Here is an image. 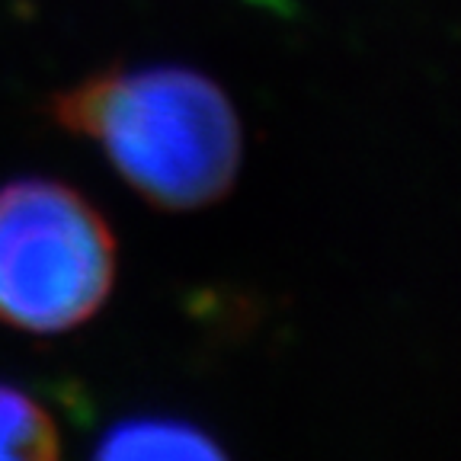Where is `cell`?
<instances>
[{"label":"cell","instance_id":"6da1fadb","mask_svg":"<svg viewBox=\"0 0 461 461\" xmlns=\"http://www.w3.org/2000/svg\"><path fill=\"white\" fill-rule=\"evenodd\" d=\"M49 113L100 144L119 176L158 209H202L238 180L240 119L221 86L193 68L100 71L51 96Z\"/></svg>","mask_w":461,"mask_h":461},{"label":"cell","instance_id":"7a4b0ae2","mask_svg":"<svg viewBox=\"0 0 461 461\" xmlns=\"http://www.w3.org/2000/svg\"><path fill=\"white\" fill-rule=\"evenodd\" d=\"M115 263L106 218L77 189L36 176L0 189V324L74 330L106 304Z\"/></svg>","mask_w":461,"mask_h":461},{"label":"cell","instance_id":"3957f363","mask_svg":"<svg viewBox=\"0 0 461 461\" xmlns=\"http://www.w3.org/2000/svg\"><path fill=\"white\" fill-rule=\"evenodd\" d=\"M100 458H221L209 432L183 420H125L96 446Z\"/></svg>","mask_w":461,"mask_h":461},{"label":"cell","instance_id":"277c9868","mask_svg":"<svg viewBox=\"0 0 461 461\" xmlns=\"http://www.w3.org/2000/svg\"><path fill=\"white\" fill-rule=\"evenodd\" d=\"M61 452L58 426L36 397L0 382V461L55 458Z\"/></svg>","mask_w":461,"mask_h":461}]
</instances>
